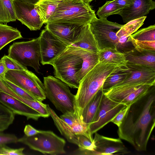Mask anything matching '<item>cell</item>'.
I'll use <instances>...</instances> for the list:
<instances>
[{"instance_id":"obj_1","label":"cell","mask_w":155,"mask_h":155,"mask_svg":"<svg viewBox=\"0 0 155 155\" xmlns=\"http://www.w3.org/2000/svg\"><path fill=\"white\" fill-rule=\"evenodd\" d=\"M155 86L129 106L117 134L137 151H146L155 126Z\"/></svg>"},{"instance_id":"obj_2","label":"cell","mask_w":155,"mask_h":155,"mask_svg":"<svg viewBox=\"0 0 155 155\" xmlns=\"http://www.w3.org/2000/svg\"><path fill=\"white\" fill-rule=\"evenodd\" d=\"M118 67L99 62L81 80L75 96L76 114L80 120L82 111L94 95L101 89L106 78Z\"/></svg>"},{"instance_id":"obj_3","label":"cell","mask_w":155,"mask_h":155,"mask_svg":"<svg viewBox=\"0 0 155 155\" xmlns=\"http://www.w3.org/2000/svg\"><path fill=\"white\" fill-rule=\"evenodd\" d=\"M82 62L79 48L71 45L50 64L53 67L55 77L71 88H78L79 83L76 74L81 69Z\"/></svg>"},{"instance_id":"obj_4","label":"cell","mask_w":155,"mask_h":155,"mask_svg":"<svg viewBox=\"0 0 155 155\" xmlns=\"http://www.w3.org/2000/svg\"><path fill=\"white\" fill-rule=\"evenodd\" d=\"M96 18L95 11L89 4L81 1H62L59 3L47 23L60 22L83 25Z\"/></svg>"},{"instance_id":"obj_5","label":"cell","mask_w":155,"mask_h":155,"mask_svg":"<svg viewBox=\"0 0 155 155\" xmlns=\"http://www.w3.org/2000/svg\"><path fill=\"white\" fill-rule=\"evenodd\" d=\"M43 84L46 97L57 110L63 114L71 113L76 115L75 96L71 93L66 84L49 75L44 77Z\"/></svg>"},{"instance_id":"obj_6","label":"cell","mask_w":155,"mask_h":155,"mask_svg":"<svg viewBox=\"0 0 155 155\" xmlns=\"http://www.w3.org/2000/svg\"><path fill=\"white\" fill-rule=\"evenodd\" d=\"M18 142L44 154L57 155L65 153V140L51 131L39 130L37 134L29 137L25 135L18 139Z\"/></svg>"},{"instance_id":"obj_7","label":"cell","mask_w":155,"mask_h":155,"mask_svg":"<svg viewBox=\"0 0 155 155\" xmlns=\"http://www.w3.org/2000/svg\"><path fill=\"white\" fill-rule=\"evenodd\" d=\"M8 56L21 66L33 68L39 73L41 60L39 38L26 41L14 42L8 50Z\"/></svg>"},{"instance_id":"obj_8","label":"cell","mask_w":155,"mask_h":155,"mask_svg":"<svg viewBox=\"0 0 155 155\" xmlns=\"http://www.w3.org/2000/svg\"><path fill=\"white\" fill-rule=\"evenodd\" d=\"M89 25L100 50L117 49L119 38L116 33L123 25L109 21L107 18H97L92 20Z\"/></svg>"},{"instance_id":"obj_9","label":"cell","mask_w":155,"mask_h":155,"mask_svg":"<svg viewBox=\"0 0 155 155\" xmlns=\"http://www.w3.org/2000/svg\"><path fill=\"white\" fill-rule=\"evenodd\" d=\"M6 79L30 93L42 102L46 98L43 83L28 69L9 70L3 76Z\"/></svg>"},{"instance_id":"obj_10","label":"cell","mask_w":155,"mask_h":155,"mask_svg":"<svg viewBox=\"0 0 155 155\" xmlns=\"http://www.w3.org/2000/svg\"><path fill=\"white\" fill-rule=\"evenodd\" d=\"M153 86L144 84L117 86L103 92L110 99L128 106L147 93Z\"/></svg>"},{"instance_id":"obj_11","label":"cell","mask_w":155,"mask_h":155,"mask_svg":"<svg viewBox=\"0 0 155 155\" xmlns=\"http://www.w3.org/2000/svg\"><path fill=\"white\" fill-rule=\"evenodd\" d=\"M38 38L40 61L43 65L50 64L68 46L45 28Z\"/></svg>"},{"instance_id":"obj_12","label":"cell","mask_w":155,"mask_h":155,"mask_svg":"<svg viewBox=\"0 0 155 155\" xmlns=\"http://www.w3.org/2000/svg\"><path fill=\"white\" fill-rule=\"evenodd\" d=\"M126 106L110 99L104 94L93 121L89 125L91 134L93 135L111 122L115 116Z\"/></svg>"},{"instance_id":"obj_13","label":"cell","mask_w":155,"mask_h":155,"mask_svg":"<svg viewBox=\"0 0 155 155\" xmlns=\"http://www.w3.org/2000/svg\"><path fill=\"white\" fill-rule=\"evenodd\" d=\"M47 108L57 129L68 141L77 145L80 149L94 151L95 146L94 141H91L84 136L74 134L71 127L57 115L48 104H47Z\"/></svg>"},{"instance_id":"obj_14","label":"cell","mask_w":155,"mask_h":155,"mask_svg":"<svg viewBox=\"0 0 155 155\" xmlns=\"http://www.w3.org/2000/svg\"><path fill=\"white\" fill-rule=\"evenodd\" d=\"M16 19L31 31L40 29L43 22L39 16L35 5L21 1H13Z\"/></svg>"},{"instance_id":"obj_15","label":"cell","mask_w":155,"mask_h":155,"mask_svg":"<svg viewBox=\"0 0 155 155\" xmlns=\"http://www.w3.org/2000/svg\"><path fill=\"white\" fill-rule=\"evenodd\" d=\"M93 141L95 148L93 155L124 154L130 152L120 139L109 137L95 133Z\"/></svg>"},{"instance_id":"obj_16","label":"cell","mask_w":155,"mask_h":155,"mask_svg":"<svg viewBox=\"0 0 155 155\" xmlns=\"http://www.w3.org/2000/svg\"><path fill=\"white\" fill-rule=\"evenodd\" d=\"M46 24L45 28L68 46L72 45L77 40L83 26L55 22Z\"/></svg>"},{"instance_id":"obj_17","label":"cell","mask_w":155,"mask_h":155,"mask_svg":"<svg viewBox=\"0 0 155 155\" xmlns=\"http://www.w3.org/2000/svg\"><path fill=\"white\" fill-rule=\"evenodd\" d=\"M155 8V2L153 0H134L132 5L122 9L118 14L127 23L138 18L147 16Z\"/></svg>"},{"instance_id":"obj_18","label":"cell","mask_w":155,"mask_h":155,"mask_svg":"<svg viewBox=\"0 0 155 155\" xmlns=\"http://www.w3.org/2000/svg\"><path fill=\"white\" fill-rule=\"evenodd\" d=\"M0 103L12 111L15 114L25 117L27 120H37L41 115L38 112L12 96L0 92Z\"/></svg>"},{"instance_id":"obj_19","label":"cell","mask_w":155,"mask_h":155,"mask_svg":"<svg viewBox=\"0 0 155 155\" xmlns=\"http://www.w3.org/2000/svg\"><path fill=\"white\" fill-rule=\"evenodd\" d=\"M128 64L155 68V52L139 51L134 48L124 52Z\"/></svg>"},{"instance_id":"obj_20","label":"cell","mask_w":155,"mask_h":155,"mask_svg":"<svg viewBox=\"0 0 155 155\" xmlns=\"http://www.w3.org/2000/svg\"><path fill=\"white\" fill-rule=\"evenodd\" d=\"M71 45L97 54L100 50L91 30L89 23L82 26L77 40Z\"/></svg>"},{"instance_id":"obj_21","label":"cell","mask_w":155,"mask_h":155,"mask_svg":"<svg viewBox=\"0 0 155 155\" xmlns=\"http://www.w3.org/2000/svg\"><path fill=\"white\" fill-rule=\"evenodd\" d=\"M99 62L117 67H126L128 63L125 54L115 48H105L98 54Z\"/></svg>"},{"instance_id":"obj_22","label":"cell","mask_w":155,"mask_h":155,"mask_svg":"<svg viewBox=\"0 0 155 155\" xmlns=\"http://www.w3.org/2000/svg\"><path fill=\"white\" fill-rule=\"evenodd\" d=\"M79 49L83 62L81 68L76 73V77L78 81L80 83L81 80L85 75L99 61L98 54L80 48Z\"/></svg>"},{"instance_id":"obj_23","label":"cell","mask_w":155,"mask_h":155,"mask_svg":"<svg viewBox=\"0 0 155 155\" xmlns=\"http://www.w3.org/2000/svg\"><path fill=\"white\" fill-rule=\"evenodd\" d=\"M103 94L102 89L100 90L84 108L81 114L84 122L90 124L93 122Z\"/></svg>"},{"instance_id":"obj_24","label":"cell","mask_w":155,"mask_h":155,"mask_svg":"<svg viewBox=\"0 0 155 155\" xmlns=\"http://www.w3.org/2000/svg\"><path fill=\"white\" fill-rule=\"evenodd\" d=\"M22 38L21 32L16 28L0 23V51L12 41Z\"/></svg>"},{"instance_id":"obj_25","label":"cell","mask_w":155,"mask_h":155,"mask_svg":"<svg viewBox=\"0 0 155 155\" xmlns=\"http://www.w3.org/2000/svg\"><path fill=\"white\" fill-rule=\"evenodd\" d=\"M61 2L41 0L35 5L36 10L44 24L47 23Z\"/></svg>"},{"instance_id":"obj_26","label":"cell","mask_w":155,"mask_h":155,"mask_svg":"<svg viewBox=\"0 0 155 155\" xmlns=\"http://www.w3.org/2000/svg\"><path fill=\"white\" fill-rule=\"evenodd\" d=\"M128 68L118 67L105 79L101 89L103 92L110 89L121 82L125 78L128 72Z\"/></svg>"},{"instance_id":"obj_27","label":"cell","mask_w":155,"mask_h":155,"mask_svg":"<svg viewBox=\"0 0 155 155\" xmlns=\"http://www.w3.org/2000/svg\"><path fill=\"white\" fill-rule=\"evenodd\" d=\"M13 0H0V23L7 24L16 20Z\"/></svg>"},{"instance_id":"obj_28","label":"cell","mask_w":155,"mask_h":155,"mask_svg":"<svg viewBox=\"0 0 155 155\" xmlns=\"http://www.w3.org/2000/svg\"><path fill=\"white\" fill-rule=\"evenodd\" d=\"M146 16L131 21L123 25L116 33L118 38L124 36L128 37L136 31L143 25Z\"/></svg>"},{"instance_id":"obj_29","label":"cell","mask_w":155,"mask_h":155,"mask_svg":"<svg viewBox=\"0 0 155 155\" xmlns=\"http://www.w3.org/2000/svg\"><path fill=\"white\" fill-rule=\"evenodd\" d=\"M15 115L12 111L0 103V132L6 130L13 123Z\"/></svg>"},{"instance_id":"obj_30","label":"cell","mask_w":155,"mask_h":155,"mask_svg":"<svg viewBox=\"0 0 155 155\" xmlns=\"http://www.w3.org/2000/svg\"><path fill=\"white\" fill-rule=\"evenodd\" d=\"M121 10L116 3L115 0L107 1L99 8L97 15L99 18H107L110 15L118 14Z\"/></svg>"},{"instance_id":"obj_31","label":"cell","mask_w":155,"mask_h":155,"mask_svg":"<svg viewBox=\"0 0 155 155\" xmlns=\"http://www.w3.org/2000/svg\"><path fill=\"white\" fill-rule=\"evenodd\" d=\"M155 25L137 31L129 37L134 39L141 41H155Z\"/></svg>"},{"instance_id":"obj_32","label":"cell","mask_w":155,"mask_h":155,"mask_svg":"<svg viewBox=\"0 0 155 155\" xmlns=\"http://www.w3.org/2000/svg\"><path fill=\"white\" fill-rule=\"evenodd\" d=\"M3 76L4 75L0 76V79L18 95L28 100L34 101H38L37 98L34 95L6 79L3 77Z\"/></svg>"},{"instance_id":"obj_33","label":"cell","mask_w":155,"mask_h":155,"mask_svg":"<svg viewBox=\"0 0 155 155\" xmlns=\"http://www.w3.org/2000/svg\"><path fill=\"white\" fill-rule=\"evenodd\" d=\"M127 42H131L134 47V48L138 51H148L155 52V41H138L129 36Z\"/></svg>"},{"instance_id":"obj_34","label":"cell","mask_w":155,"mask_h":155,"mask_svg":"<svg viewBox=\"0 0 155 155\" xmlns=\"http://www.w3.org/2000/svg\"><path fill=\"white\" fill-rule=\"evenodd\" d=\"M90 124L86 123L82 120L70 127L74 134L84 136L93 142V138L90 131Z\"/></svg>"},{"instance_id":"obj_35","label":"cell","mask_w":155,"mask_h":155,"mask_svg":"<svg viewBox=\"0 0 155 155\" xmlns=\"http://www.w3.org/2000/svg\"><path fill=\"white\" fill-rule=\"evenodd\" d=\"M5 64L8 70H23L27 69L18 63L17 61L8 57L5 55L1 59Z\"/></svg>"},{"instance_id":"obj_36","label":"cell","mask_w":155,"mask_h":155,"mask_svg":"<svg viewBox=\"0 0 155 155\" xmlns=\"http://www.w3.org/2000/svg\"><path fill=\"white\" fill-rule=\"evenodd\" d=\"M25 148L14 149L11 148L6 145L0 146V155H24L23 152Z\"/></svg>"},{"instance_id":"obj_37","label":"cell","mask_w":155,"mask_h":155,"mask_svg":"<svg viewBox=\"0 0 155 155\" xmlns=\"http://www.w3.org/2000/svg\"><path fill=\"white\" fill-rule=\"evenodd\" d=\"M18 138L15 134L0 132V146L18 142Z\"/></svg>"},{"instance_id":"obj_38","label":"cell","mask_w":155,"mask_h":155,"mask_svg":"<svg viewBox=\"0 0 155 155\" xmlns=\"http://www.w3.org/2000/svg\"><path fill=\"white\" fill-rule=\"evenodd\" d=\"M60 118L70 127L82 120H79L75 114L71 113L63 114Z\"/></svg>"},{"instance_id":"obj_39","label":"cell","mask_w":155,"mask_h":155,"mask_svg":"<svg viewBox=\"0 0 155 155\" xmlns=\"http://www.w3.org/2000/svg\"><path fill=\"white\" fill-rule=\"evenodd\" d=\"M128 108V106H126L121 110L113 118L111 122L114 123L118 127H119L122 122Z\"/></svg>"},{"instance_id":"obj_40","label":"cell","mask_w":155,"mask_h":155,"mask_svg":"<svg viewBox=\"0 0 155 155\" xmlns=\"http://www.w3.org/2000/svg\"><path fill=\"white\" fill-rule=\"evenodd\" d=\"M39 130L35 128L30 125L27 124L25 125L24 128V132L25 135L29 137L37 134L39 132Z\"/></svg>"},{"instance_id":"obj_41","label":"cell","mask_w":155,"mask_h":155,"mask_svg":"<svg viewBox=\"0 0 155 155\" xmlns=\"http://www.w3.org/2000/svg\"><path fill=\"white\" fill-rule=\"evenodd\" d=\"M134 0H115L116 3L122 9L132 5Z\"/></svg>"},{"instance_id":"obj_42","label":"cell","mask_w":155,"mask_h":155,"mask_svg":"<svg viewBox=\"0 0 155 155\" xmlns=\"http://www.w3.org/2000/svg\"><path fill=\"white\" fill-rule=\"evenodd\" d=\"M8 70L5 63L1 59L0 60V76L4 75Z\"/></svg>"},{"instance_id":"obj_43","label":"cell","mask_w":155,"mask_h":155,"mask_svg":"<svg viewBox=\"0 0 155 155\" xmlns=\"http://www.w3.org/2000/svg\"><path fill=\"white\" fill-rule=\"evenodd\" d=\"M13 1H17L27 2L36 5L41 0H13Z\"/></svg>"},{"instance_id":"obj_44","label":"cell","mask_w":155,"mask_h":155,"mask_svg":"<svg viewBox=\"0 0 155 155\" xmlns=\"http://www.w3.org/2000/svg\"><path fill=\"white\" fill-rule=\"evenodd\" d=\"M93 0H81L82 2L88 4H89V3Z\"/></svg>"},{"instance_id":"obj_45","label":"cell","mask_w":155,"mask_h":155,"mask_svg":"<svg viewBox=\"0 0 155 155\" xmlns=\"http://www.w3.org/2000/svg\"><path fill=\"white\" fill-rule=\"evenodd\" d=\"M52 1H72V0H77V1H81V0H48Z\"/></svg>"}]
</instances>
